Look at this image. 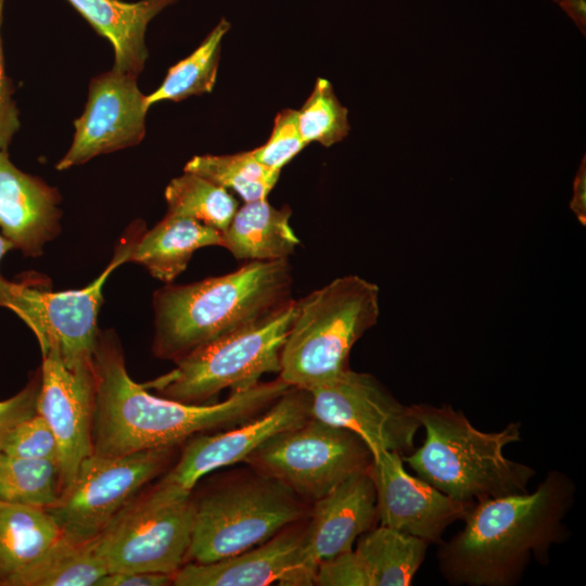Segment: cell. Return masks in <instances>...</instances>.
Returning <instances> with one entry per match:
<instances>
[{
    "mask_svg": "<svg viewBox=\"0 0 586 586\" xmlns=\"http://www.w3.org/2000/svg\"><path fill=\"white\" fill-rule=\"evenodd\" d=\"M221 232L195 219L166 214L137 241L129 262L142 265L152 277L170 283L204 246H221Z\"/></svg>",
    "mask_w": 586,
    "mask_h": 586,
    "instance_id": "cb8c5ba5",
    "label": "cell"
},
{
    "mask_svg": "<svg viewBox=\"0 0 586 586\" xmlns=\"http://www.w3.org/2000/svg\"><path fill=\"white\" fill-rule=\"evenodd\" d=\"M425 435L402 459L416 474L449 497L467 502L527 492L534 468L505 456L522 440L520 422L484 432L448 405H411Z\"/></svg>",
    "mask_w": 586,
    "mask_h": 586,
    "instance_id": "277c9868",
    "label": "cell"
},
{
    "mask_svg": "<svg viewBox=\"0 0 586 586\" xmlns=\"http://www.w3.org/2000/svg\"><path fill=\"white\" fill-rule=\"evenodd\" d=\"M0 451L15 457L59 462L58 441L46 419L35 413L15 424L5 435Z\"/></svg>",
    "mask_w": 586,
    "mask_h": 586,
    "instance_id": "4dcf8cb0",
    "label": "cell"
},
{
    "mask_svg": "<svg viewBox=\"0 0 586 586\" xmlns=\"http://www.w3.org/2000/svg\"><path fill=\"white\" fill-rule=\"evenodd\" d=\"M298 127L304 141L330 146L342 141L349 131L347 109L341 104L331 82L317 78L303 106L297 110Z\"/></svg>",
    "mask_w": 586,
    "mask_h": 586,
    "instance_id": "f546056e",
    "label": "cell"
},
{
    "mask_svg": "<svg viewBox=\"0 0 586 586\" xmlns=\"http://www.w3.org/2000/svg\"><path fill=\"white\" fill-rule=\"evenodd\" d=\"M429 544L380 525L360 535L351 551L319 563L314 585L409 586Z\"/></svg>",
    "mask_w": 586,
    "mask_h": 586,
    "instance_id": "ac0fdd59",
    "label": "cell"
},
{
    "mask_svg": "<svg viewBox=\"0 0 586 586\" xmlns=\"http://www.w3.org/2000/svg\"><path fill=\"white\" fill-rule=\"evenodd\" d=\"M295 302L291 300L265 319L193 349L174 361L175 369L143 386L190 405H204L225 388L232 394L256 386L264 374L280 372Z\"/></svg>",
    "mask_w": 586,
    "mask_h": 586,
    "instance_id": "52a82bcc",
    "label": "cell"
},
{
    "mask_svg": "<svg viewBox=\"0 0 586 586\" xmlns=\"http://www.w3.org/2000/svg\"><path fill=\"white\" fill-rule=\"evenodd\" d=\"M176 447L140 450L122 456L91 454L47 509L62 537L73 543L94 539L154 479L167 471Z\"/></svg>",
    "mask_w": 586,
    "mask_h": 586,
    "instance_id": "8fae6325",
    "label": "cell"
},
{
    "mask_svg": "<svg viewBox=\"0 0 586 586\" xmlns=\"http://www.w3.org/2000/svg\"><path fill=\"white\" fill-rule=\"evenodd\" d=\"M310 416L359 435L374 454L406 455L421 429L412 407L403 405L372 374L349 368L308 391Z\"/></svg>",
    "mask_w": 586,
    "mask_h": 586,
    "instance_id": "7c38bea8",
    "label": "cell"
},
{
    "mask_svg": "<svg viewBox=\"0 0 586 586\" xmlns=\"http://www.w3.org/2000/svg\"><path fill=\"white\" fill-rule=\"evenodd\" d=\"M291 214L288 205L276 208L267 198L244 202L221 232V246L239 260L288 259L300 244Z\"/></svg>",
    "mask_w": 586,
    "mask_h": 586,
    "instance_id": "603a6c76",
    "label": "cell"
},
{
    "mask_svg": "<svg viewBox=\"0 0 586 586\" xmlns=\"http://www.w3.org/2000/svg\"><path fill=\"white\" fill-rule=\"evenodd\" d=\"M107 574L92 540L73 543L62 537L25 579L24 586H97Z\"/></svg>",
    "mask_w": 586,
    "mask_h": 586,
    "instance_id": "f1b7e54d",
    "label": "cell"
},
{
    "mask_svg": "<svg viewBox=\"0 0 586 586\" xmlns=\"http://www.w3.org/2000/svg\"><path fill=\"white\" fill-rule=\"evenodd\" d=\"M309 417V392L290 386L257 418L220 433H201L186 441L177 462L157 482L192 493L199 480L207 473L244 461L268 438Z\"/></svg>",
    "mask_w": 586,
    "mask_h": 586,
    "instance_id": "9a60e30c",
    "label": "cell"
},
{
    "mask_svg": "<svg viewBox=\"0 0 586 586\" xmlns=\"http://www.w3.org/2000/svg\"><path fill=\"white\" fill-rule=\"evenodd\" d=\"M113 47L112 68L138 77L148 59L149 23L178 0H66Z\"/></svg>",
    "mask_w": 586,
    "mask_h": 586,
    "instance_id": "44dd1931",
    "label": "cell"
},
{
    "mask_svg": "<svg viewBox=\"0 0 586 586\" xmlns=\"http://www.w3.org/2000/svg\"><path fill=\"white\" fill-rule=\"evenodd\" d=\"M372 456L370 473L382 526L440 545L446 528L462 521L473 506L449 497L418 475H410L397 453L380 450Z\"/></svg>",
    "mask_w": 586,
    "mask_h": 586,
    "instance_id": "2e32d148",
    "label": "cell"
},
{
    "mask_svg": "<svg viewBox=\"0 0 586 586\" xmlns=\"http://www.w3.org/2000/svg\"><path fill=\"white\" fill-rule=\"evenodd\" d=\"M192 525V493L156 482L127 504L92 544L107 573L174 575L186 563Z\"/></svg>",
    "mask_w": 586,
    "mask_h": 586,
    "instance_id": "ba28073f",
    "label": "cell"
},
{
    "mask_svg": "<svg viewBox=\"0 0 586 586\" xmlns=\"http://www.w3.org/2000/svg\"><path fill=\"white\" fill-rule=\"evenodd\" d=\"M167 214L195 219L222 232L234 216L239 203L222 187L184 171L165 189Z\"/></svg>",
    "mask_w": 586,
    "mask_h": 586,
    "instance_id": "83f0119b",
    "label": "cell"
},
{
    "mask_svg": "<svg viewBox=\"0 0 586 586\" xmlns=\"http://www.w3.org/2000/svg\"><path fill=\"white\" fill-rule=\"evenodd\" d=\"M570 208L578 221L586 225V157L584 156L573 181V196Z\"/></svg>",
    "mask_w": 586,
    "mask_h": 586,
    "instance_id": "d590c367",
    "label": "cell"
},
{
    "mask_svg": "<svg viewBox=\"0 0 586 586\" xmlns=\"http://www.w3.org/2000/svg\"><path fill=\"white\" fill-rule=\"evenodd\" d=\"M305 525L304 550L316 570L319 563L348 552L378 521L370 469L356 473L315 500Z\"/></svg>",
    "mask_w": 586,
    "mask_h": 586,
    "instance_id": "d6986e66",
    "label": "cell"
},
{
    "mask_svg": "<svg viewBox=\"0 0 586 586\" xmlns=\"http://www.w3.org/2000/svg\"><path fill=\"white\" fill-rule=\"evenodd\" d=\"M379 294L375 283L349 275L296 301L279 378L311 391L348 369L352 347L378 321Z\"/></svg>",
    "mask_w": 586,
    "mask_h": 586,
    "instance_id": "5b68a950",
    "label": "cell"
},
{
    "mask_svg": "<svg viewBox=\"0 0 586 586\" xmlns=\"http://www.w3.org/2000/svg\"><path fill=\"white\" fill-rule=\"evenodd\" d=\"M305 525L291 524L268 540L215 562L184 563L174 573L173 585H314L317 570L305 555Z\"/></svg>",
    "mask_w": 586,
    "mask_h": 586,
    "instance_id": "e0dca14e",
    "label": "cell"
},
{
    "mask_svg": "<svg viewBox=\"0 0 586 586\" xmlns=\"http://www.w3.org/2000/svg\"><path fill=\"white\" fill-rule=\"evenodd\" d=\"M184 171L199 175L227 190L237 192L244 202L266 199L277 183L280 171L259 163L252 151L226 155H196Z\"/></svg>",
    "mask_w": 586,
    "mask_h": 586,
    "instance_id": "484cf974",
    "label": "cell"
},
{
    "mask_svg": "<svg viewBox=\"0 0 586 586\" xmlns=\"http://www.w3.org/2000/svg\"><path fill=\"white\" fill-rule=\"evenodd\" d=\"M137 76L112 68L89 84L82 114L74 120L72 144L55 165L65 170L91 158L139 144L149 110Z\"/></svg>",
    "mask_w": 586,
    "mask_h": 586,
    "instance_id": "5bb4252c",
    "label": "cell"
},
{
    "mask_svg": "<svg viewBox=\"0 0 586 586\" xmlns=\"http://www.w3.org/2000/svg\"><path fill=\"white\" fill-rule=\"evenodd\" d=\"M144 230V222H133L111 263L80 290L51 292L29 282H11L1 276L0 306L13 311L27 324L41 351L55 345L68 367L93 362L100 332L97 320L103 302L104 283L118 266L129 262Z\"/></svg>",
    "mask_w": 586,
    "mask_h": 586,
    "instance_id": "9c48e42d",
    "label": "cell"
},
{
    "mask_svg": "<svg viewBox=\"0 0 586 586\" xmlns=\"http://www.w3.org/2000/svg\"><path fill=\"white\" fill-rule=\"evenodd\" d=\"M61 536L47 509L0 500V586H24Z\"/></svg>",
    "mask_w": 586,
    "mask_h": 586,
    "instance_id": "7402d4cb",
    "label": "cell"
},
{
    "mask_svg": "<svg viewBox=\"0 0 586 586\" xmlns=\"http://www.w3.org/2000/svg\"><path fill=\"white\" fill-rule=\"evenodd\" d=\"M92 454L122 456L177 447L194 435L240 425L269 408L290 385L278 378L220 403L190 405L155 396L128 374L114 330H100L93 353Z\"/></svg>",
    "mask_w": 586,
    "mask_h": 586,
    "instance_id": "6da1fadb",
    "label": "cell"
},
{
    "mask_svg": "<svg viewBox=\"0 0 586 586\" xmlns=\"http://www.w3.org/2000/svg\"><path fill=\"white\" fill-rule=\"evenodd\" d=\"M61 494L58 461L15 457L0 451V500L49 509Z\"/></svg>",
    "mask_w": 586,
    "mask_h": 586,
    "instance_id": "4316f807",
    "label": "cell"
},
{
    "mask_svg": "<svg viewBox=\"0 0 586 586\" xmlns=\"http://www.w3.org/2000/svg\"><path fill=\"white\" fill-rule=\"evenodd\" d=\"M572 18L585 36L586 33V0H553Z\"/></svg>",
    "mask_w": 586,
    "mask_h": 586,
    "instance_id": "8d00e7d4",
    "label": "cell"
},
{
    "mask_svg": "<svg viewBox=\"0 0 586 586\" xmlns=\"http://www.w3.org/2000/svg\"><path fill=\"white\" fill-rule=\"evenodd\" d=\"M40 369L29 375L26 385L12 397L0 400V447L8 432L22 420L37 413Z\"/></svg>",
    "mask_w": 586,
    "mask_h": 586,
    "instance_id": "d6a6232c",
    "label": "cell"
},
{
    "mask_svg": "<svg viewBox=\"0 0 586 586\" xmlns=\"http://www.w3.org/2000/svg\"><path fill=\"white\" fill-rule=\"evenodd\" d=\"M4 0H0V28ZM14 88L7 76L0 35V150H7L21 127L20 113L13 100Z\"/></svg>",
    "mask_w": 586,
    "mask_h": 586,
    "instance_id": "836d02e7",
    "label": "cell"
},
{
    "mask_svg": "<svg viewBox=\"0 0 586 586\" xmlns=\"http://www.w3.org/2000/svg\"><path fill=\"white\" fill-rule=\"evenodd\" d=\"M574 497L573 480L552 470L531 493L473 504L462 530L440 544L442 575L451 585L517 584L532 559L548 562L550 548L566 539Z\"/></svg>",
    "mask_w": 586,
    "mask_h": 586,
    "instance_id": "7a4b0ae2",
    "label": "cell"
},
{
    "mask_svg": "<svg viewBox=\"0 0 586 586\" xmlns=\"http://www.w3.org/2000/svg\"><path fill=\"white\" fill-rule=\"evenodd\" d=\"M12 249H14L13 244L7 238L0 235V260Z\"/></svg>",
    "mask_w": 586,
    "mask_h": 586,
    "instance_id": "74e56055",
    "label": "cell"
},
{
    "mask_svg": "<svg viewBox=\"0 0 586 586\" xmlns=\"http://www.w3.org/2000/svg\"><path fill=\"white\" fill-rule=\"evenodd\" d=\"M173 574L145 571L113 572L105 574L97 586H167Z\"/></svg>",
    "mask_w": 586,
    "mask_h": 586,
    "instance_id": "e575fe53",
    "label": "cell"
},
{
    "mask_svg": "<svg viewBox=\"0 0 586 586\" xmlns=\"http://www.w3.org/2000/svg\"><path fill=\"white\" fill-rule=\"evenodd\" d=\"M41 354L37 412L46 419L59 444L63 493L81 462L92 454L94 366L92 362L68 367L55 345Z\"/></svg>",
    "mask_w": 586,
    "mask_h": 586,
    "instance_id": "4fadbf2b",
    "label": "cell"
},
{
    "mask_svg": "<svg viewBox=\"0 0 586 586\" xmlns=\"http://www.w3.org/2000/svg\"><path fill=\"white\" fill-rule=\"evenodd\" d=\"M372 460L359 435L310 416L268 438L244 462L315 501L349 476L369 470Z\"/></svg>",
    "mask_w": 586,
    "mask_h": 586,
    "instance_id": "30bf717a",
    "label": "cell"
},
{
    "mask_svg": "<svg viewBox=\"0 0 586 586\" xmlns=\"http://www.w3.org/2000/svg\"><path fill=\"white\" fill-rule=\"evenodd\" d=\"M192 500L186 563H209L238 555L307 514L298 495L259 472L213 486Z\"/></svg>",
    "mask_w": 586,
    "mask_h": 586,
    "instance_id": "8992f818",
    "label": "cell"
},
{
    "mask_svg": "<svg viewBox=\"0 0 586 586\" xmlns=\"http://www.w3.org/2000/svg\"><path fill=\"white\" fill-rule=\"evenodd\" d=\"M306 145L298 127L297 110L284 109L275 117L267 142L251 151L259 163L281 171Z\"/></svg>",
    "mask_w": 586,
    "mask_h": 586,
    "instance_id": "1f68e13d",
    "label": "cell"
},
{
    "mask_svg": "<svg viewBox=\"0 0 586 586\" xmlns=\"http://www.w3.org/2000/svg\"><path fill=\"white\" fill-rule=\"evenodd\" d=\"M229 29V22L220 20L190 55L168 69L162 85L146 95L148 106L211 92L217 78L221 42Z\"/></svg>",
    "mask_w": 586,
    "mask_h": 586,
    "instance_id": "d4e9b609",
    "label": "cell"
},
{
    "mask_svg": "<svg viewBox=\"0 0 586 586\" xmlns=\"http://www.w3.org/2000/svg\"><path fill=\"white\" fill-rule=\"evenodd\" d=\"M288 259L247 262L198 282L167 283L153 295V355L176 361L216 339L252 326L291 300Z\"/></svg>",
    "mask_w": 586,
    "mask_h": 586,
    "instance_id": "3957f363",
    "label": "cell"
},
{
    "mask_svg": "<svg viewBox=\"0 0 586 586\" xmlns=\"http://www.w3.org/2000/svg\"><path fill=\"white\" fill-rule=\"evenodd\" d=\"M59 191L17 168L0 150V229L15 250L38 257L60 232Z\"/></svg>",
    "mask_w": 586,
    "mask_h": 586,
    "instance_id": "ffe728a7",
    "label": "cell"
}]
</instances>
